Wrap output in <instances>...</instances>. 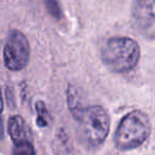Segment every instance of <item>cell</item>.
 <instances>
[{
  "mask_svg": "<svg viewBox=\"0 0 155 155\" xmlns=\"http://www.w3.org/2000/svg\"><path fill=\"white\" fill-rule=\"evenodd\" d=\"M101 58L104 65L113 72H129L139 62L140 48L131 37H112L102 47Z\"/></svg>",
  "mask_w": 155,
  "mask_h": 155,
  "instance_id": "cell-1",
  "label": "cell"
},
{
  "mask_svg": "<svg viewBox=\"0 0 155 155\" xmlns=\"http://www.w3.org/2000/svg\"><path fill=\"white\" fill-rule=\"evenodd\" d=\"M150 133L151 123L148 115L139 110H132L121 119L115 132L114 143L118 150H133L141 146Z\"/></svg>",
  "mask_w": 155,
  "mask_h": 155,
  "instance_id": "cell-2",
  "label": "cell"
},
{
  "mask_svg": "<svg viewBox=\"0 0 155 155\" xmlns=\"http://www.w3.org/2000/svg\"><path fill=\"white\" fill-rule=\"evenodd\" d=\"M8 129L14 144L30 141V130L21 116H18V115L12 116L9 119Z\"/></svg>",
  "mask_w": 155,
  "mask_h": 155,
  "instance_id": "cell-6",
  "label": "cell"
},
{
  "mask_svg": "<svg viewBox=\"0 0 155 155\" xmlns=\"http://www.w3.org/2000/svg\"><path fill=\"white\" fill-rule=\"evenodd\" d=\"M3 110V98H2V94H1V89H0V114L2 113Z\"/></svg>",
  "mask_w": 155,
  "mask_h": 155,
  "instance_id": "cell-11",
  "label": "cell"
},
{
  "mask_svg": "<svg viewBox=\"0 0 155 155\" xmlns=\"http://www.w3.org/2000/svg\"><path fill=\"white\" fill-rule=\"evenodd\" d=\"M3 137V124H2V119L0 118V138Z\"/></svg>",
  "mask_w": 155,
  "mask_h": 155,
  "instance_id": "cell-12",
  "label": "cell"
},
{
  "mask_svg": "<svg viewBox=\"0 0 155 155\" xmlns=\"http://www.w3.org/2000/svg\"><path fill=\"white\" fill-rule=\"evenodd\" d=\"M12 155H35V149L31 141L15 144Z\"/></svg>",
  "mask_w": 155,
  "mask_h": 155,
  "instance_id": "cell-9",
  "label": "cell"
},
{
  "mask_svg": "<svg viewBox=\"0 0 155 155\" xmlns=\"http://www.w3.org/2000/svg\"><path fill=\"white\" fill-rule=\"evenodd\" d=\"M30 44L22 32L12 30L3 48V63L11 71H19L30 60Z\"/></svg>",
  "mask_w": 155,
  "mask_h": 155,
  "instance_id": "cell-4",
  "label": "cell"
},
{
  "mask_svg": "<svg viewBox=\"0 0 155 155\" xmlns=\"http://www.w3.org/2000/svg\"><path fill=\"white\" fill-rule=\"evenodd\" d=\"M35 108H36L37 117H36V124L39 127H45L48 125V110L46 107V104L43 101H37L35 103Z\"/></svg>",
  "mask_w": 155,
  "mask_h": 155,
  "instance_id": "cell-8",
  "label": "cell"
},
{
  "mask_svg": "<svg viewBox=\"0 0 155 155\" xmlns=\"http://www.w3.org/2000/svg\"><path fill=\"white\" fill-rule=\"evenodd\" d=\"M43 2L50 16H52L55 19H60L62 17V11H61V7L58 0H43Z\"/></svg>",
  "mask_w": 155,
  "mask_h": 155,
  "instance_id": "cell-10",
  "label": "cell"
},
{
  "mask_svg": "<svg viewBox=\"0 0 155 155\" xmlns=\"http://www.w3.org/2000/svg\"><path fill=\"white\" fill-rule=\"evenodd\" d=\"M132 19L136 30L148 39H155V0H135Z\"/></svg>",
  "mask_w": 155,
  "mask_h": 155,
  "instance_id": "cell-5",
  "label": "cell"
},
{
  "mask_svg": "<svg viewBox=\"0 0 155 155\" xmlns=\"http://www.w3.org/2000/svg\"><path fill=\"white\" fill-rule=\"evenodd\" d=\"M79 123V134L87 147L98 148L110 133V115L100 105L86 106L75 119Z\"/></svg>",
  "mask_w": 155,
  "mask_h": 155,
  "instance_id": "cell-3",
  "label": "cell"
},
{
  "mask_svg": "<svg viewBox=\"0 0 155 155\" xmlns=\"http://www.w3.org/2000/svg\"><path fill=\"white\" fill-rule=\"evenodd\" d=\"M67 104H68V108L71 115L74 117V119H77L78 116L81 114V112L86 107V106H83L82 104L81 94L78 91L77 87L72 86V85H68V88H67Z\"/></svg>",
  "mask_w": 155,
  "mask_h": 155,
  "instance_id": "cell-7",
  "label": "cell"
}]
</instances>
